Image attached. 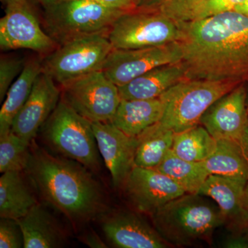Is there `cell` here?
Segmentation results:
<instances>
[{"mask_svg":"<svg viewBox=\"0 0 248 248\" xmlns=\"http://www.w3.org/2000/svg\"><path fill=\"white\" fill-rule=\"evenodd\" d=\"M179 24L186 79L248 83V16L232 11Z\"/></svg>","mask_w":248,"mask_h":248,"instance_id":"cell-1","label":"cell"},{"mask_svg":"<svg viewBox=\"0 0 248 248\" xmlns=\"http://www.w3.org/2000/svg\"><path fill=\"white\" fill-rule=\"evenodd\" d=\"M25 171L41 197L74 226L93 221L107 211L102 186L90 170L76 161L35 146Z\"/></svg>","mask_w":248,"mask_h":248,"instance_id":"cell-2","label":"cell"},{"mask_svg":"<svg viewBox=\"0 0 248 248\" xmlns=\"http://www.w3.org/2000/svg\"><path fill=\"white\" fill-rule=\"evenodd\" d=\"M203 197L184 194L151 215L155 229L169 244L180 246L208 242L215 230L224 225L217 204Z\"/></svg>","mask_w":248,"mask_h":248,"instance_id":"cell-3","label":"cell"},{"mask_svg":"<svg viewBox=\"0 0 248 248\" xmlns=\"http://www.w3.org/2000/svg\"><path fill=\"white\" fill-rule=\"evenodd\" d=\"M42 136L49 147L93 172L100 169L99 150L92 123L60 99L42 126Z\"/></svg>","mask_w":248,"mask_h":248,"instance_id":"cell-4","label":"cell"},{"mask_svg":"<svg viewBox=\"0 0 248 248\" xmlns=\"http://www.w3.org/2000/svg\"><path fill=\"white\" fill-rule=\"evenodd\" d=\"M125 13L92 0H61L45 9L44 27L59 46L84 36H108Z\"/></svg>","mask_w":248,"mask_h":248,"instance_id":"cell-5","label":"cell"},{"mask_svg":"<svg viewBox=\"0 0 248 248\" xmlns=\"http://www.w3.org/2000/svg\"><path fill=\"white\" fill-rule=\"evenodd\" d=\"M241 84L232 80H183L161 96L166 109L159 122L175 133L199 125L210 106Z\"/></svg>","mask_w":248,"mask_h":248,"instance_id":"cell-6","label":"cell"},{"mask_svg":"<svg viewBox=\"0 0 248 248\" xmlns=\"http://www.w3.org/2000/svg\"><path fill=\"white\" fill-rule=\"evenodd\" d=\"M113 46L107 35L73 39L44 57L43 72L61 87L73 80L102 70Z\"/></svg>","mask_w":248,"mask_h":248,"instance_id":"cell-7","label":"cell"},{"mask_svg":"<svg viewBox=\"0 0 248 248\" xmlns=\"http://www.w3.org/2000/svg\"><path fill=\"white\" fill-rule=\"evenodd\" d=\"M179 23L158 9H138L120 16L108 37L115 49L159 46L182 38Z\"/></svg>","mask_w":248,"mask_h":248,"instance_id":"cell-8","label":"cell"},{"mask_svg":"<svg viewBox=\"0 0 248 248\" xmlns=\"http://www.w3.org/2000/svg\"><path fill=\"white\" fill-rule=\"evenodd\" d=\"M60 88L61 99L91 123L111 122L122 101L118 86L102 70Z\"/></svg>","mask_w":248,"mask_h":248,"instance_id":"cell-9","label":"cell"},{"mask_svg":"<svg viewBox=\"0 0 248 248\" xmlns=\"http://www.w3.org/2000/svg\"><path fill=\"white\" fill-rule=\"evenodd\" d=\"M58 46V43L41 27L27 0H17L6 5L4 16L0 19L1 50L28 49L45 57Z\"/></svg>","mask_w":248,"mask_h":248,"instance_id":"cell-10","label":"cell"},{"mask_svg":"<svg viewBox=\"0 0 248 248\" xmlns=\"http://www.w3.org/2000/svg\"><path fill=\"white\" fill-rule=\"evenodd\" d=\"M180 42L139 49H115L110 52L102 68L117 86H123L156 67L182 61Z\"/></svg>","mask_w":248,"mask_h":248,"instance_id":"cell-11","label":"cell"},{"mask_svg":"<svg viewBox=\"0 0 248 248\" xmlns=\"http://www.w3.org/2000/svg\"><path fill=\"white\" fill-rule=\"evenodd\" d=\"M124 187L134 207L150 215L186 194L180 186L166 174L155 169L138 166L132 170Z\"/></svg>","mask_w":248,"mask_h":248,"instance_id":"cell-12","label":"cell"},{"mask_svg":"<svg viewBox=\"0 0 248 248\" xmlns=\"http://www.w3.org/2000/svg\"><path fill=\"white\" fill-rule=\"evenodd\" d=\"M62 90L48 75L37 77L30 96L13 122L11 131L31 143L61 99Z\"/></svg>","mask_w":248,"mask_h":248,"instance_id":"cell-13","label":"cell"},{"mask_svg":"<svg viewBox=\"0 0 248 248\" xmlns=\"http://www.w3.org/2000/svg\"><path fill=\"white\" fill-rule=\"evenodd\" d=\"M93 132L101 156L117 188L124 186L135 167L138 138L128 136L112 122L92 123Z\"/></svg>","mask_w":248,"mask_h":248,"instance_id":"cell-14","label":"cell"},{"mask_svg":"<svg viewBox=\"0 0 248 248\" xmlns=\"http://www.w3.org/2000/svg\"><path fill=\"white\" fill-rule=\"evenodd\" d=\"M248 83H242L214 103L201 118L200 124L218 140L239 141L248 117L246 105Z\"/></svg>","mask_w":248,"mask_h":248,"instance_id":"cell-15","label":"cell"},{"mask_svg":"<svg viewBox=\"0 0 248 248\" xmlns=\"http://www.w3.org/2000/svg\"><path fill=\"white\" fill-rule=\"evenodd\" d=\"M247 183L210 174L198 193L216 203L224 225L232 232L248 229Z\"/></svg>","mask_w":248,"mask_h":248,"instance_id":"cell-16","label":"cell"},{"mask_svg":"<svg viewBox=\"0 0 248 248\" xmlns=\"http://www.w3.org/2000/svg\"><path fill=\"white\" fill-rule=\"evenodd\" d=\"M102 231L109 241L119 248H166L169 244L155 227L136 214L118 212L103 220Z\"/></svg>","mask_w":248,"mask_h":248,"instance_id":"cell-17","label":"cell"},{"mask_svg":"<svg viewBox=\"0 0 248 248\" xmlns=\"http://www.w3.org/2000/svg\"><path fill=\"white\" fill-rule=\"evenodd\" d=\"M186 79V70L182 62L169 63L156 67L118 86L119 93L122 99H155Z\"/></svg>","mask_w":248,"mask_h":248,"instance_id":"cell-18","label":"cell"},{"mask_svg":"<svg viewBox=\"0 0 248 248\" xmlns=\"http://www.w3.org/2000/svg\"><path fill=\"white\" fill-rule=\"evenodd\" d=\"M166 104L159 97L150 99H122L110 122L133 138L157 124L164 116Z\"/></svg>","mask_w":248,"mask_h":248,"instance_id":"cell-19","label":"cell"},{"mask_svg":"<svg viewBox=\"0 0 248 248\" xmlns=\"http://www.w3.org/2000/svg\"><path fill=\"white\" fill-rule=\"evenodd\" d=\"M24 235L25 248H62L66 235L58 221L40 203L17 220Z\"/></svg>","mask_w":248,"mask_h":248,"instance_id":"cell-20","label":"cell"},{"mask_svg":"<svg viewBox=\"0 0 248 248\" xmlns=\"http://www.w3.org/2000/svg\"><path fill=\"white\" fill-rule=\"evenodd\" d=\"M44 57H32L6 93L0 110V136L10 133L13 122L30 96L37 77L43 72Z\"/></svg>","mask_w":248,"mask_h":248,"instance_id":"cell-21","label":"cell"},{"mask_svg":"<svg viewBox=\"0 0 248 248\" xmlns=\"http://www.w3.org/2000/svg\"><path fill=\"white\" fill-rule=\"evenodd\" d=\"M38 203L22 172L2 173L0 178V217L18 220Z\"/></svg>","mask_w":248,"mask_h":248,"instance_id":"cell-22","label":"cell"},{"mask_svg":"<svg viewBox=\"0 0 248 248\" xmlns=\"http://www.w3.org/2000/svg\"><path fill=\"white\" fill-rule=\"evenodd\" d=\"M174 133L158 122L139 135L135 166L156 169L172 150Z\"/></svg>","mask_w":248,"mask_h":248,"instance_id":"cell-23","label":"cell"},{"mask_svg":"<svg viewBox=\"0 0 248 248\" xmlns=\"http://www.w3.org/2000/svg\"><path fill=\"white\" fill-rule=\"evenodd\" d=\"M203 163L210 174L248 182V164L239 141L217 140L216 150Z\"/></svg>","mask_w":248,"mask_h":248,"instance_id":"cell-24","label":"cell"},{"mask_svg":"<svg viewBox=\"0 0 248 248\" xmlns=\"http://www.w3.org/2000/svg\"><path fill=\"white\" fill-rule=\"evenodd\" d=\"M155 169L170 178L187 194H198L210 175L203 162L182 159L172 150Z\"/></svg>","mask_w":248,"mask_h":248,"instance_id":"cell-25","label":"cell"},{"mask_svg":"<svg viewBox=\"0 0 248 248\" xmlns=\"http://www.w3.org/2000/svg\"><path fill=\"white\" fill-rule=\"evenodd\" d=\"M217 145L216 139L199 124L174 133L172 151L182 159L192 162H203L213 154Z\"/></svg>","mask_w":248,"mask_h":248,"instance_id":"cell-26","label":"cell"},{"mask_svg":"<svg viewBox=\"0 0 248 248\" xmlns=\"http://www.w3.org/2000/svg\"><path fill=\"white\" fill-rule=\"evenodd\" d=\"M31 143L10 132L0 136V172L26 170L31 157Z\"/></svg>","mask_w":248,"mask_h":248,"instance_id":"cell-27","label":"cell"},{"mask_svg":"<svg viewBox=\"0 0 248 248\" xmlns=\"http://www.w3.org/2000/svg\"><path fill=\"white\" fill-rule=\"evenodd\" d=\"M205 0H164L156 9L178 23L190 22Z\"/></svg>","mask_w":248,"mask_h":248,"instance_id":"cell-28","label":"cell"},{"mask_svg":"<svg viewBox=\"0 0 248 248\" xmlns=\"http://www.w3.org/2000/svg\"><path fill=\"white\" fill-rule=\"evenodd\" d=\"M26 61L19 57L3 55L0 59V102H2L11 85L22 73Z\"/></svg>","mask_w":248,"mask_h":248,"instance_id":"cell-29","label":"cell"},{"mask_svg":"<svg viewBox=\"0 0 248 248\" xmlns=\"http://www.w3.org/2000/svg\"><path fill=\"white\" fill-rule=\"evenodd\" d=\"M24 235L17 220L1 218L0 220V248H24Z\"/></svg>","mask_w":248,"mask_h":248,"instance_id":"cell-30","label":"cell"},{"mask_svg":"<svg viewBox=\"0 0 248 248\" xmlns=\"http://www.w3.org/2000/svg\"><path fill=\"white\" fill-rule=\"evenodd\" d=\"M244 1L245 0H205L195 11L191 21L205 19L216 15L234 11L236 6Z\"/></svg>","mask_w":248,"mask_h":248,"instance_id":"cell-31","label":"cell"},{"mask_svg":"<svg viewBox=\"0 0 248 248\" xmlns=\"http://www.w3.org/2000/svg\"><path fill=\"white\" fill-rule=\"evenodd\" d=\"M223 246L228 248H248V229L232 232L225 239Z\"/></svg>","mask_w":248,"mask_h":248,"instance_id":"cell-32","label":"cell"},{"mask_svg":"<svg viewBox=\"0 0 248 248\" xmlns=\"http://www.w3.org/2000/svg\"><path fill=\"white\" fill-rule=\"evenodd\" d=\"M96 2L120 11H133L138 8L139 0H92Z\"/></svg>","mask_w":248,"mask_h":248,"instance_id":"cell-33","label":"cell"},{"mask_svg":"<svg viewBox=\"0 0 248 248\" xmlns=\"http://www.w3.org/2000/svg\"><path fill=\"white\" fill-rule=\"evenodd\" d=\"M82 241L85 244L92 248H107V245L104 244V241L100 239V237L93 232L84 235Z\"/></svg>","mask_w":248,"mask_h":248,"instance_id":"cell-34","label":"cell"},{"mask_svg":"<svg viewBox=\"0 0 248 248\" xmlns=\"http://www.w3.org/2000/svg\"><path fill=\"white\" fill-rule=\"evenodd\" d=\"M239 143L245 159H246L248 164V117L246 125H245L244 130L240 136Z\"/></svg>","mask_w":248,"mask_h":248,"instance_id":"cell-35","label":"cell"},{"mask_svg":"<svg viewBox=\"0 0 248 248\" xmlns=\"http://www.w3.org/2000/svg\"><path fill=\"white\" fill-rule=\"evenodd\" d=\"M164 0H139V9H156ZM137 8V9H138Z\"/></svg>","mask_w":248,"mask_h":248,"instance_id":"cell-36","label":"cell"},{"mask_svg":"<svg viewBox=\"0 0 248 248\" xmlns=\"http://www.w3.org/2000/svg\"><path fill=\"white\" fill-rule=\"evenodd\" d=\"M234 11L248 16V0H245L244 2L241 3V4L235 8Z\"/></svg>","mask_w":248,"mask_h":248,"instance_id":"cell-37","label":"cell"},{"mask_svg":"<svg viewBox=\"0 0 248 248\" xmlns=\"http://www.w3.org/2000/svg\"><path fill=\"white\" fill-rule=\"evenodd\" d=\"M38 1L39 2L44 6L45 9L53 6V5L56 4L57 3L60 2L61 0H38Z\"/></svg>","mask_w":248,"mask_h":248,"instance_id":"cell-38","label":"cell"},{"mask_svg":"<svg viewBox=\"0 0 248 248\" xmlns=\"http://www.w3.org/2000/svg\"><path fill=\"white\" fill-rule=\"evenodd\" d=\"M17 1V0H1V2L3 3L6 6V4H9V3L13 2V1Z\"/></svg>","mask_w":248,"mask_h":248,"instance_id":"cell-39","label":"cell"},{"mask_svg":"<svg viewBox=\"0 0 248 248\" xmlns=\"http://www.w3.org/2000/svg\"><path fill=\"white\" fill-rule=\"evenodd\" d=\"M246 105H247L248 110V86L247 89V96H246Z\"/></svg>","mask_w":248,"mask_h":248,"instance_id":"cell-40","label":"cell"},{"mask_svg":"<svg viewBox=\"0 0 248 248\" xmlns=\"http://www.w3.org/2000/svg\"><path fill=\"white\" fill-rule=\"evenodd\" d=\"M246 194H247L248 203V182L246 184Z\"/></svg>","mask_w":248,"mask_h":248,"instance_id":"cell-41","label":"cell"}]
</instances>
